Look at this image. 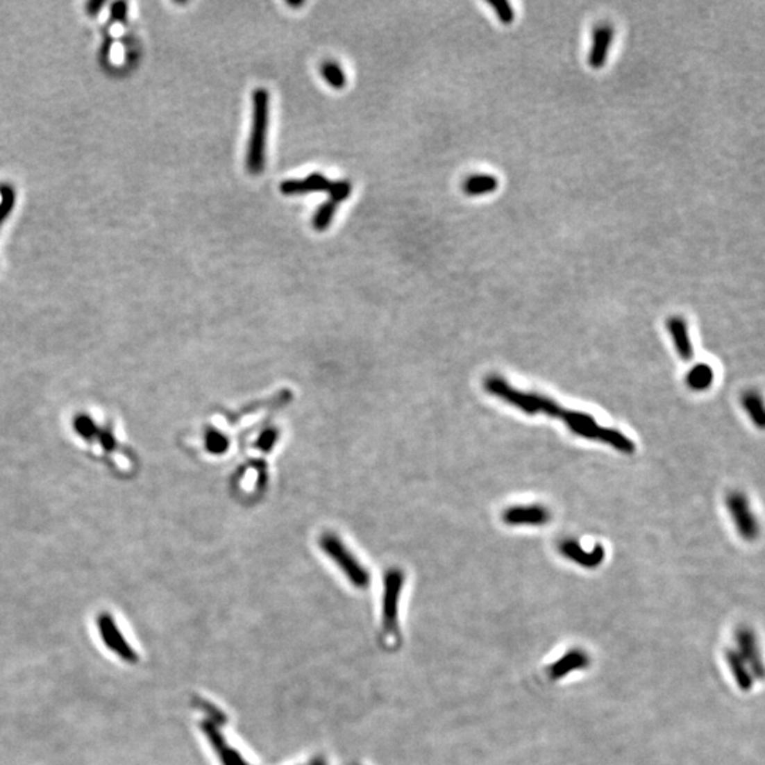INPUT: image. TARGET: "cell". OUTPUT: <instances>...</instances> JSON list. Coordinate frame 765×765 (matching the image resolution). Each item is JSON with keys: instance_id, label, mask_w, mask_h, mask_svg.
<instances>
[{"instance_id": "obj_7", "label": "cell", "mask_w": 765, "mask_h": 765, "mask_svg": "<svg viewBox=\"0 0 765 765\" xmlns=\"http://www.w3.org/2000/svg\"><path fill=\"white\" fill-rule=\"evenodd\" d=\"M560 551L564 554V557L581 564V566H585V567H596L598 566L603 560H604V547L603 546H596L591 551H585L580 543L577 540H573V539H566L560 543L559 546Z\"/></svg>"}, {"instance_id": "obj_9", "label": "cell", "mask_w": 765, "mask_h": 765, "mask_svg": "<svg viewBox=\"0 0 765 765\" xmlns=\"http://www.w3.org/2000/svg\"><path fill=\"white\" fill-rule=\"evenodd\" d=\"M666 325H668V330L672 336L673 344L676 347L678 355L686 362L690 360L693 358V344L690 342L689 326H687L686 321L680 317H672L668 321Z\"/></svg>"}, {"instance_id": "obj_19", "label": "cell", "mask_w": 765, "mask_h": 765, "mask_svg": "<svg viewBox=\"0 0 765 765\" xmlns=\"http://www.w3.org/2000/svg\"><path fill=\"white\" fill-rule=\"evenodd\" d=\"M492 9L495 10L498 19L505 23V24H510L513 20H514V10L512 8V5L509 2H506V0H489L488 2Z\"/></svg>"}, {"instance_id": "obj_1", "label": "cell", "mask_w": 765, "mask_h": 765, "mask_svg": "<svg viewBox=\"0 0 765 765\" xmlns=\"http://www.w3.org/2000/svg\"><path fill=\"white\" fill-rule=\"evenodd\" d=\"M483 389L486 390V393L495 396L496 398L529 415L544 414L548 417H555V419L563 421L571 430V432L578 437L601 441L603 444H607L627 455H631L635 452L634 441L621 431L603 427L589 414L567 410L546 396L514 389L506 378L498 374H491L486 377L483 380Z\"/></svg>"}, {"instance_id": "obj_18", "label": "cell", "mask_w": 765, "mask_h": 765, "mask_svg": "<svg viewBox=\"0 0 765 765\" xmlns=\"http://www.w3.org/2000/svg\"><path fill=\"white\" fill-rule=\"evenodd\" d=\"M328 192L330 194V200L339 204L340 201L349 199L352 193V183L349 180H336V182L332 180Z\"/></svg>"}, {"instance_id": "obj_22", "label": "cell", "mask_w": 765, "mask_h": 765, "mask_svg": "<svg viewBox=\"0 0 765 765\" xmlns=\"http://www.w3.org/2000/svg\"><path fill=\"white\" fill-rule=\"evenodd\" d=\"M126 12H128V5L125 2H115L112 6H111V17L117 22H122L125 20L126 17Z\"/></svg>"}, {"instance_id": "obj_5", "label": "cell", "mask_w": 765, "mask_h": 765, "mask_svg": "<svg viewBox=\"0 0 765 765\" xmlns=\"http://www.w3.org/2000/svg\"><path fill=\"white\" fill-rule=\"evenodd\" d=\"M551 519V512L543 505L510 506L502 513V520L509 526H544Z\"/></svg>"}, {"instance_id": "obj_12", "label": "cell", "mask_w": 765, "mask_h": 765, "mask_svg": "<svg viewBox=\"0 0 765 765\" xmlns=\"http://www.w3.org/2000/svg\"><path fill=\"white\" fill-rule=\"evenodd\" d=\"M741 405L746 410V412L750 415L751 421L758 427L762 428L765 426V411H764V403L758 393L755 392H746L741 396Z\"/></svg>"}, {"instance_id": "obj_24", "label": "cell", "mask_w": 765, "mask_h": 765, "mask_svg": "<svg viewBox=\"0 0 765 765\" xmlns=\"http://www.w3.org/2000/svg\"><path fill=\"white\" fill-rule=\"evenodd\" d=\"M287 3H288L291 8H301V6H303V2H291V0H288Z\"/></svg>"}, {"instance_id": "obj_13", "label": "cell", "mask_w": 765, "mask_h": 765, "mask_svg": "<svg viewBox=\"0 0 765 765\" xmlns=\"http://www.w3.org/2000/svg\"><path fill=\"white\" fill-rule=\"evenodd\" d=\"M321 74L325 78V81L336 90H342L347 83L346 74L342 69V67L335 61H326L325 64H322Z\"/></svg>"}, {"instance_id": "obj_21", "label": "cell", "mask_w": 765, "mask_h": 765, "mask_svg": "<svg viewBox=\"0 0 765 765\" xmlns=\"http://www.w3.org/2000/svg\"><path fill=\"white\" fill-rule=\"evenodd\" d=\"M98 438H99V442H101L102 448L106 451H112L115 448V438H114V435L110 430L101 431L98 434Z\"/></svg>"}, {"instance_id": "obj_2", "label": "cell", "mask_w": 765, "mask_h": 765, "mask_svg": "<svg viewBox=\"0 0 765 765\" xmlns=\"http://www.w3.org/2000/svg\"><path fill=\"white\" fill-rule=\"evenodd\" d=\"M269 122V94L265 88L253 92V128L247 152V167L251 175H261L265 166V145Z\"/></svg>"}, {"instance_id": "obj_6", "label": "cell", "mask_w": 765, "mask_h": 765, "mask_svg": "<svg viewBox=\"0 0 765 765\" xmlns=\"http://www.w3.org/2000/svg\"><path fill=\"white\" fill-rule=\"evenodd\" d=\"M614 40V27L608 23H601L593 30V43L588 54V62L593 68H601L608 58V53Z\"/></svg>"}, {"instance_id": "obj_15", "label": "cell", "mask_w": 765, "mask_h": 765, "mask_svg": "<svg viewBox=\"0 0 765 765\" xmlns=\"http://www.w3.org/2000/svg\"><path fill=\"white\" fill-rule=\"evenodd\" d=\"M73 427L81 438L88 439V441L96 438L98 434H99V431H98V428H96L95 423L92 421L91 417H88L85 414H80V415L76 417Z\"/></svg>"}, {"instance_id": "obj_3", "label": "cell", "mask_w": 765, "mask_h": 765, "mask_svg": "<svg viewBox=\"0 0 765 765\" xmlns=\"http://www.w3.org/2000/svg\"><path fill=\"white\" fill-rule=\"evenodd\" d=\"M321 547L330 555V557L347 573L356 584H364L367 581V574L363 567L355 560L352 553L347 550L343 541L333 533L326 532L319 539Z\"/></svg>"}, {"instance_id": "obj_20", "label": "cell", "mask_w": 765, "mask_h": 765, "mask_svg": "<svg viewBox=\"0 0 765 765\" xmlns=\"http://www.w3.org/2000/svg\"><path fill=\"white\" fill-rule=\"evenodd\" d=\"M278 437H280V432H278V430H275V428H268V430H265V431L260 435V438H258V441H257V446H258L260 449L268 452V451L275 445Z\"/></svg>"}, {"instance_id": "obj_11", "label": "cell", "mask_w": 765, "mask_h": 765, "mask_svg": "<svg viewBox=\"0 0 765 765\" xmlns=\"http://www.w3.org/2000/svg\"><path fill=\"white\" fill-rule=\"evenodd\" d=\"M462 187L468 196H483L495 192L499 187V180L492 175H473L466 178Z\"/></svg>"}, {"instance_id": "obj_17", "label": "cell", "mask_w": 765, "mask_h": 765, "mask_svg": "<svg viewBox=\"0 0 765 765\" xmlns=\"http://www.w3.org/2000/svg\"><path fill=\"white\" fill-rule=\"evenodd\" d=\"M0 197H2V200H0V226H2L3 221L9 217V215L13 210L15 201H16V193L12 186L5 185L0 187Z\"/></svg>"}, {"instance_id": "obj_14", "label": "cell", "mask_w": 765, "mask_h": 765, "mask_svg": "<svg viewBox=\"0 0 765 765\" xmlns=\"http://www.w3.org/2000/svg\"><path fill=\"white\" fill-rule=\"evenodd\" d=\"M337 203H335L333 200H328L325 203L321 204V207L317 210L315 216H314V227L318 230V231H325L329 224L332 223L335 215H336V210H337Z\"/></svg>"}, {"instance_id": "obj_10", "label": "cell", "mask_w": 765, "mask_h": 765, "mask_svg": "<svg viewBox=\"0 0 765 765\" xmlns=\"http://www.w3.org/2000/svg\"><path fill=\"white\" fill-rule=\"evenodd\" d=\"M713 380H714L713 369L706 363H699L687 373L686 385L693 392H705L710 389Z\"/></svg>"}, {"instance_id": "obj_23", "label": "cell", "mask_w": 765, "mask_h": 765, "mask_svg": "<svg viewBox=\"0 0 765 765\" xmlns=\"http://www.w3.org/2000/svg\"><path fill=\"white\" fill-rule=\"evenodd\" d=\"M102 6H103V0H92V2H90L87 5V10L91 16H95V15L99 13Z\"/></svg>"}, {"instance_id": "obj_4", "label": "cell", "mask_w": 765, "mask_h": 765, "mask_svg": "<svg viewBox=\"0 0 765 765\" xmlns=\"http://www.w3.org/2000/svg\"><path fill=\"white\" fill-rule=\"evenodd\" d=\"M725 506L730 516L733 517L740 536L746 540L757 539L759 533V526L755 514L751 512L747 496L741 492L728 494L725 498Z\"/></svg>"}, {"instance_id": "obj_8", "label": "cell", "mask_w": 765, "mask_h": 765, "mask_svg": "<svg viewBox=\"0 0 765 765\" xmlns=\"http://www.w3.org/2000/svg\"><path fill=\"white\" fill-rule=\"evenodd\" d=\"M330 183L332 180L321 175V173H312V175L302 180H284L280 189L285 196H299L310 192H328Z\"/></svg>"}, {"instance_id": "obj_16", "label": "cell", "mask_w": 765, "mask_h": 765, "mask_svg": "<svg viewBox=\"0 0 765 765\" xmlns=\"http://www.w3.org/2000/svg\"><path fill=\"white\" fill-rule=\"evenodd\" d=\"M205 448L215 455L224 454L228 449V438L217 430H208L205 432Z\"/></svg>"}]
</instances>
